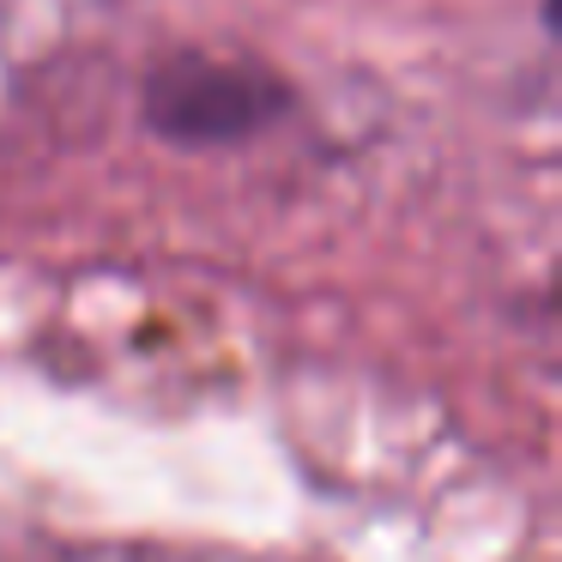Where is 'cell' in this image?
<instances>
[{
  "label": "cell",
  "instance_id": "cell-1",
  "mask_svg": "<svg viewBox=\"0 0 562 562\" xmlns=\"http://www.w3.org/2000/svg\"><path fill=\"white\" fill-rule=\"evenodd\" d=\"M296 110H303V91L279 67L243 49H218V43L164 49L139 79V127L182 158L243 151L279 134Z\"/></svg>",
  "mask_w": 562,
  "mask_h": 562
}]
</instances>
